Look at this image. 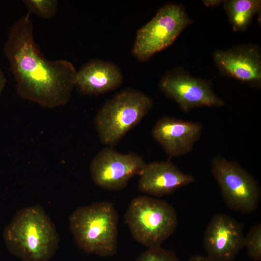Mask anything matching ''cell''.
<instances>
[{
  "label": "cell",
  "instance_id": "4",
  "mask_svg": "<svg viewBox=\"0 0 261 261\" xmlns=\"http://www.w3.org/2000/svg\"><path fill=\"white\" fill-rule=\"evenodd\" d=\"M125 221L133 238L148 249L161 247L178 224L176 211L171 204L147 196L132 199Z\"/></svg>",
  "mask_w": 261,
  "mask_h": 261
},
{
  "label": "cell",
  "instance_id": "5",
  "mask_svg": "<svg viewBox=\"0 0 261 261\" xmlns=\"http://www.w3.org/2000/svg\"><path fill=\"white\" fill-rule=\"evenodd\" d=\"M152 100L142 91L126 89L108 100L97 113L95 126L99 138L109 147L116 145L147 115Z\"/></svg>",
  "mask_w": 261,
  "mask_h": 261
},
{
  "label": "cell",
  "instance_id": "2",
  "mask_svg": "<svg viewBox=\"0 0 261 261\" xmlns=\"http://www.w3.org/2000/svg\"><path fill=\"white\" fill-rule=\"evenodd\" d=\"M4 238L9 250L23 261H48L59 241L54 223L39 204L18 210Z\"/></svg>",
  "mask_w": 261,
  "mask_h": 261
},
{
  "label": "cell",
  "instance_id": "13",
  "mask_svg": "<svg viewBox=\"0 0 261 261\" xmlns=\"http://www.w3.org/2000/svg\"><path fill=\"white\" fill-rule=\"evenodd\" d=\"M138 175L139 189L157 197L173 193L195 181L192 175L184 173L170 160L145 163Z\"/></svg>",
  "mask_w": 261,
  "mask_h": 261
},
{
  "label": "cell",
  "instance_id": "3",
  "mask_svg": "<svg viewBox=\"0 0 261 261\" xmlns=\"http://www.w3.org/2000/svg\"><path fill=\"white\" fill-rule=\"evenodd\" d=\"M118 215L108 201L77 208L69 218V227L78 246L102 257L116 254Z\"/></svg>",
  "mask_w": 261,
  "mask_h": 261
},
{
  "label": "cell",
  "instance_id": "1",
  "mask_svg": "<svg viewBox=\"0 0 261 261\" xmlns=\"http://www.w3.org/2000/svg\"><path fill=\"white\" fill-rule=\"evenodd\" d=\"M30 14L11 27L4 47L19 96L40 106L53 108L69 102L77 71L64 59H46L35 43Z\"/></svg>",
  "mask_w": 261,
  "mask_h": 261
},
{
  "label": "cell",
  "instance_id": "7",
  "mask_svg": "<svg viewBox=\"0 0 261 261\" xmlns=\"http://www.w3.org/2000/svg\"><path fill=\"white\" fill-rule=\"evenodd\" d=\"M211 170L228 207L244 214L251 213L257 209L261 191L250 174L237 162L220 156L213 159Z\"/></svg>",
  "mask_w": 261,
  "mask_h": 261
},
{
  "label": "cell",
  "instance_id": "20",
  "mask_svg": "<svg viewBox=\"0 0 261 261\" xmlns=\"http://www.w3.org/2000/svg\"><path fill=\"white\" fill-rule=\"evenodd\" d=\"M6 78L0 67V96L6 85Z\"/></svg>",
  "mask_w": 261,
  "mask_h": 261
},
{
  "label": "cell",
  "instance_id": "9",
  "mask_svg": "<svg viewBox=\"0 0 261 261\" xmlns=\"http://www.w3.org/2000/svg\"><path fill=\"white\" fill-rule=\"evenodd\" d=\"M145 164L143 157L135 153L122 154L108 146L93 158L90 172L93 181L97 186L116 191L126 187L132 177L139 174Z\"/></svg>",
  "mask_w": 261,
  "mask_h": 261
},
{
  "label": "cell",
  "instance_id": "11",
  "mask_svg": "<svg viewBox=\"0 0 261 261\" xmlns=\"http://www.w3.org/2000/svg\"><path fill=\"white\" fill-rule=\"evenodd\" d=\"M213 58L223 74L252 87H261V53L257 46L245 44L217 50Z\"/></svg>",
  "mask_w": 261,
  "mask_h": 261
},
{
  "label": "cell",
  "instance_id": "19",
  "mask_svg": "<svg viewBox=\"0 0 261 261\" xmlns=\"http://www.w3.org/2000/svg\"><path fill=\"white\" fill-rule=\"evenodd\" d=\"M203 3L207 7H214L218 6L223 3L224 0H205Z\"/></svg>",
  "mask_w": 261,
  "mask_h": 261
},
{
  "label": "cell",
  "instance_id": "12",
  "mask_svg": "<svg viewBox=\"0 0 261 261\" xmlns=\"http://www.w3.org/2000/svg\"><path fill=\"white\" fill-rule=\"evenodd\" d=\"M202 128L198 122L164 116L155 124L152 135L167 154L180 157L192 150L200 137Z\"/></svg>",
  "mask_w": 261,
  "mask_h": 261
},
{
  "label": "cell",
  "instance_id": "8",
  "mask_svg": "<svg viewBox=\"0 0 261 261\" xmlns=\"http://www.w3.org/2000/svg\"><path fill=\"white\" fill-rule=\"evenodd\" d=\"M160 90L185 112L202 106L220 107L224 101L214 92L211 83L192 76L182 68L168 72L160 82Z\"/></svg>",
  "mask_w": 261,
  "mask_h": 261
},
{
  "label": "cell",
  "instance_id": "15",
  "mask_svg": "<svg viewBox=\"0 0 261 261\" xmlns=\"http://www.w3.org/2000/svg\"><path fill=\"white\" fill-rule=\"evenodd\" d=\"M223 3L235 31L246 30L261 7L260 0H227Z\"/></svg>",
  "mask_w": 261,
  "mask_h": 261
},
{
  "label": "cell",
  "instance_id": "16",
  "mask_svg": "<svg viewBox=\"0 0 261 261\" xmlns=\"http://www.w3.org/2000/svg\"><path fill=\"white\" fill-rule=\"evenodd\" d=\"M28 12L33 13L44 19H49L56 14L58 2L56 0H24Z\"/></svg>",
  "mask_w": 261,
  "mask_h": 261
},
{
  "label": "cell",
  "instance_id": "14",
  "mask_svg": "<svg viewBox=\"0 0 261 261\" xmlns=\"http://www.w3.org/2000/svg\"><path fill=\"white\" fill-rule=\"evenodd\" d=\"M123 81V75L117 65L93 59L77 71L75 86L82 94L98 95L116 89Z\"/></svg>",
  "mask_w": 261,
  "mask_h": 261
},
{
  "label": "cell",
  "instance_id": "21",
  "mask_svg": "<svg viewBox=\"0 0 261 261\" xmlns=\"http://www.w3.org/2000/svg\"><path fill=\"white\" fill-rule=\"evenodd\" d=\"M188 261H213L207 256L203 255H194L191 257Z\"/></svg>",
  "mask_w": 261,
  "mask_h": 261
},
{
  "label": "cell",
  "instance_id": "18",
  "mask_svg": "<svg viewBox=\"0 0 261 261\" xmlns=\"http://www.w3.org/2000/svg\"><path fill=\"white\" fill-rule=\"evenodd\" d=\"M135 261H179L172 251L161 247L148 249L141 253Z\"/></svg>",
  "mask_w": 261,
  "mask_h": 261
},
{
  "label": "cell",
  "instance_id": "10",
  "mask_svg": "<svg viewBox=\"0 0 261 261\" xmlns=\"http://www.w3.org/2000/svg\"><path fill=\"white\" fill-rule=\"evenodd\" d=\"M243 225L223 213L215 215L208 225L203 243L213 261H232L244 247Z\"/></svg>",
  "mask_w": 261,
  "mask_h": 261
},
{
  "label": "cell",
  "instance_id": "6",
  "mask_svg": "<svg viewBox=\"0 0 261 261\" xmlns=\"http://www.w3.org/2000/svg\"><path fill=\"white\" fill-rule=\"evenodd\" d=\"M192 23L182 5L168 3L162 6L150 21L138 30L133 55L139 60H148L171 45Z\"/></svg>",
  "mask_w": 261,
  "mask_h": 261
},
{
  "label": "cell",
  "instance_id": "17",
  "mask_svg": "<svg viewBox=\"0 0 261 261\" xmlns=\"http://www.w3.org/2000/svg\"><path fill=\"white\" fill-rule=\"evenodd\" d=\"M244 247L246 248L247 254L255 261L261 260V224L253 226L245 236Z\"/></svg>",
  "mask_w": 261,
  "mask_h": 261
}]
</instances>
